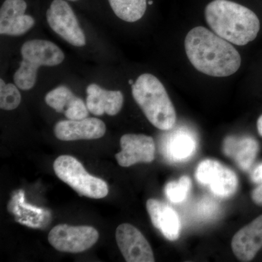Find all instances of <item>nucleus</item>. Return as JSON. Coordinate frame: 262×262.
Here are the masks:
<instances>
[{"label": "nucleus", "mask_w": 262, "mask_h": 262, "mask_svg": "<svg viewBox=\"0 0 262 262\" xmlns=\"http://www.w3.org/2000/svg\"><path fill=\"white\" fill-rule=\"evenodd\" d=\"M184 48L193 67L211 77L232 75L238 71L242 62L232 43L206 27L191 29L186 36Z\"/></svg>", "instance_id": "f257e3e1"}, {"label": "nucleus", "mask_w": 262, "mask_h": 262, "mask_svg": "<svg viewBox=\"0 0 262 262\" xmlns=\"http://www.w3.org/2000/svg\"><path fill=\"white\" fill-rule=\"evenodd\" d=\"M205 18L215 34L232 44L244 46L252 42L260 30L254 12L229 0H213L205 9Z\"/></svg>", "instance_id": "f03ea898"}, {"label": "nucleus", "mask_w": 262, "mask_h": 262, "mask_svg": "<svg viewBox=\"0 0 262 262\" xmlns=\"http://www.w3.org/2000/svg\"><path fill=\"white\" fill-rule=\"evenodd\" d=\"M132 95L151 124L162 130H171L177 113L166 89L158 77L142 74L132 84Z\"/></svg>", "instance_id": "7ed1b4c3"}, {"label": "nucleus", "mask_w": 262, "mask_h": 262, "mask_svg": "<svg viewBox=\"0 0 262 262\" xmlns=\"http://www.w3.org/2000/svg\"><path fill=\"white\" fill-rule=\"evenodd\" d=\"M55 173L81 196L101 199L107 195L108 187L103 179L88 173L83 165L70 155H61L54 161Z\"/></svg>", "instance_id": "20e7f679"}, {"label": "nucleus", "mask_w": 262, "mask_h": 262, "mask_svg": "<svg viewBox=\"0 0 262 262\" xmlns=\"http://www.w3.org/2000/svg\"><path fill=\"white\" fill-rule=\"evenodd\" d=\"M99 234L91 226L58 225L48 235L50 244L57 251L67 253H82L97 242Z\"/></svg>", "instance_id": "39448f33"}, {"label": "nucleus", "mask_w": 262, "mask_h": 262, "mask_svg": "<svg viewBox=\"0 0 262 262\" xmlns=\"http://www.w3.org/2000/svg\"><path fill=\"white\" fill-rule=\"evenodd\" d=\"M46 18L50 27L67 42L76 47L85 46V34L73 10L64 0H53Z\"/></svg>", "instance_id": "423d86ee"}, {"label": "nucleus", "mask_w": 262, "mask_h": 262, "mask_svg": "<svg viewBox=\"0 0 262 262\" xmlns=\"http://www.w3.org/2000/svg\"><path fill=\"white\" fill-rule=\"evenodd\" d=\"M195 177L200 184L209 187L213 194L222 198L233 195L238 187L233 170L215 160L202 161L196 169Z\"/></svg>", "instance_id": "0eeeda50"}, {"label": "nucleus", "mask_w": 262, "mask_h": 262, "mask_svg": "<svg viewBox=\"0 0 262 262\" xmlns=\"http://www.w3.org/2000/svg\"><path fill=\"white\" fill-rule=\"evenodd\" d=\"M119 249L127 262L155 261L152 249L143 234L130 224H122L116 229Z\"/></svg>", "instance_id": "6e6552de"}, {"label": "nucleus", "mask_w": 262, "mask_h": 262, "mask_svg": "<svg viewBox=\"0 0 262 262\" xmlns=\"http://www.w3.org/2000/svg\"><path fill=\"white\" fill-rule=\"evenodd\" d=\"M121 151L115 155L122 167H130L136 163H151L155 158L154 139L144 134H125L120 139Z\"/></svg>", "instance_id": "1a4fd4ad"}, {"label": "nucleus", "mask_w": 262, "mask_h": 262, "mask_svg": "<svg viewBox=\"0 0 262 262\" xmlns=\"http://www.w3.org/2000/svg\"><path fill=\"white\" fill-rule=\"evenodd\" d=\"M104 122L96 117H86L79 120H61L54 127V134L61 141L94 140L106 134Z\"/></svg>", "instance_id": "9d476101"}, {"label": "nucleus", "mask_w": 262, "mask_h": 262, "mask_svg": "<svg viewBox=\"0 0 262 262\" xmlns=\"http://www.w3.org/2000/svg\"><path fill=\"white\" fill-rule=\"evenodd\" d=\"M27 8L24 0H5L0 9L1 34L20 36L34 27V18L25 14Z\"/></svg>", "instance_id": "9b49d317"}, {"label": "nucleus", "mask_w": 262, "mask_h": 262, "mask_svg": "<svg viewBox=\"0 0 262 262\" xmlns=\"http://www.w3.org/2000/svg\"><path fill=\"white\" fill-rule=\"evenodd\" d=\"M23 61L36 70L40 67H55L61 64L65 56L55 43L45 39H31L20 48Z\"/></svg>", "instance_id": "f8f14e48"}, {"label": "nucleus", "mask_w": 262, "mask_h": 262, "mask_svg": "<svg viewBox=\"0 0 262 262\" xmlns=\"http://www.w3.org/2000/svg\"><path fill=\"white\" fill-rule=\"evenodd\" d=\"M262 248V215L239 230L232 238V249L236 257L250 261Z\"/></svg>", "instance_id": "ddd939ff"}, {"label": "nucleus", "mask_w": 262, "mask_h": 262, "mask_svg": "<svg viewBox=\"0 0 262 262\" xmlns=\"http://www.w3.org/2000/svg\"><path fill=\"white\" fill-rule=\"evenodd\" d=\"M86 105L89 112L96 116L106 114L115 116L120 113L124 96L120 91H106L96 84H91L86 89Z\"/></svg>", "instance_id": "4468645a"}, {"label": "nucleus", "mask_w": 262, "mask_h": 262, "mask_svg": "<svg viewBox=\"0 0 262 262\" xmlns=\"http://www.w3.org/2000/svg\"><path fill=\"white\" fill-rule=\"evenodd\" d=\"M146 209L155 228L168 241H177L180 235L181 222L178 214L168 205L156 199L146 202Z\"/></svg>", "instance_id": "2eb2a0df"}, {"label": "nucleus", "mask_w": 262, "mask_h": 262, "mask_svg": "<svg viewBox=\"0 0 262 262\" xmlns=\"http://www.w3.org/2000/svg\"><path fill=\"white\" fill-rule=\"evenodd\" d=\"M258 144L251 137L228 136L224 141L225 154L234 160L239 168L248 170L256 159L258 151Z\"/></svg>", "instance_id": "dca6fc26"}, {"label": "nucleus", "mask_w": 262, "mask_h": 262, "mask_svg": "<svg viewBox=\"0 0 262 262\" xmlns=\"http://www.w3.org/2000/svg\"><path fill=\"white\" fill-rule=\"evenodd\" d=\"M196 149L194 138L187 133H179L172 136L165 147V155L172 161L182 162L189 159Z\"/></svg>", "instance_id": "f3484780"}, {"label": "nucleus", "mask_w": 262, "mask_h": 262, "mask_svg": "<svg viewBox=\"0 0 262 262\" xmlns=\"http://www.w3.org/2000/svg\"><path fill=\"white\" fill-rule=\"evenodd\" d=\"M115 14L124 21L134 23L140 20L146 10L147 0H108Z\"/></svg>", "instance_id": "a211bd4d"}, {"label": "nucleus", "mask_w": 262, "mask_h": 262, "mask_svg": "<svg viewBox=\"0 0 262 262\" xmlns=\"http://www.w3.org/2000/svg\"><path fill=\"white\" fill-rule=\"evenodd\" d=\"M75 97L72 91L67 86L61 85L48 93L45 101L57 113H64L70 107L72 100Z\"/></svg>", "instance_id": "6ab92c4d"}, {"label": "nucleus", "mask_w": 262, "mask_h": 262, "mask_svg": "<svg viewBox=\"0 0 262 262\" xmlns=\"http://www.w3.org/2000/svg\"><path fill=\"white\" fill-rule=\"evenodd\" d=\"M192 187L191 179L187 176L181 177L179 181L168 182L165 186V192L167 198L173 203L185 201Z\"/></svg>", "instance_id": "aec40b11"}, {"label": "nucleus", "mask_w": 262, "mask_h": 262, "mask_svg": "<svg viewBox=\"0 0 262 262\" xmlns=\"http://www.w3.org/2000/svg\"><path fill=\"white\" fill-rule=\"evenodd\" d=\"M21 102V95L16 84L5 83L0 80V108L10 111L18 107Z\"/></svg>", "instance_id": "412c9836"}, {"label": "nucleus", "mask_w": 262, "mask_h": 262, "mask_svg": "<svg viewBox=\"0 0 262 262\" xmlns=\"http://www.w3.org/2000/svg\"><path fill=\"white\" fill-rule=\"evenodd\" d=\"M37 70L22 60L13 76L15 84L23 91L32 89L37 82Z\"/></svg>", "instance_id": "4be33fe9"}, {"label": "nucleus", "mask_w": 262, "mask_h": 262, "mask_svg": "<svg viewBox=\"0 0 262 262\" xmlns=\"http://www.w3.org/2000/svg\"><path fill=\"white\" fill-rule=\"evenodd\" d=\"M89 108L83 100L75 96L72 100L70 107L67 108L64 115L68 120H79L89 116Z\"/></svg>", "instance_id": "5701e85b"}, {"label": "nucleus", "mask_w": 262, "mask_h": 262, "mask_svg": "<svg viewBox=\"0 0 262 262\" xmlns=\"http://www.w3.org/2000/svg\"><path fill=\"white\" fill-rule=\"evenodd\" d=\"M253 201L258 206H262V183L251 193Z\"/></svg>", "instance_id": "b1692460"}, {"label": "nucleus", "mask_w": 262, "mask_h": 262, "mask_svg": "<svg viewBox=\"0 0 262 262\" xmlns=\"http://www.w3.org/2000/svg\"><path fill=\"white\" fill-rule=\"evenodd\" d=\"M251 180L256 184L262 183V164L258 165L251 173Z\"/></svg>", "instance_id": "393cba45"}, {"label": "nucleus", "mask_w": 262, "mask_h": 262, "mask_svg": "<svg viewBox=\"0 0 262 262\" xmlns=\"http://www.w3.org/2000/svg\"><path fill=\"white\" fill-rule=\"evenodd\" d=\"M257 129L258 134H259L260 136H262V115L258 119Z\"/></svg>", "instance_id": "a878e982"}, {"label": "nucleus", "mask_w": 262, "mask_h": 262, "mask_svg": "<svg viewBox=\"0 0 262 262\" xmlns=\"http://www.w3.org/2000/svg\"><path fill=\"white\" fill-rule=\"evenodd\" d=\"M149 3L150 5L152 4V1H149Z\"/></svg>", "instance_id": "bb28decb"}, {"label": "nucleus", "mask_w": 262, "mask_h": 262, "mask_svg": "<svg viewBox=\"0 0 262 262\" xmlns=\"http://www.w3.org/2000/svg\"><path fill=\"white\" fill-rule=\"evenodd\" d=\"M69 1H77V0H69Z\"/></svg>", "instance_id": "cd10ccee"}]
</instances>
